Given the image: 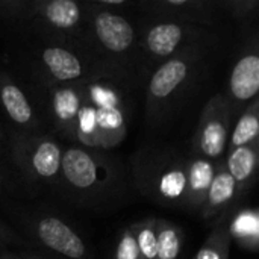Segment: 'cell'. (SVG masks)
<instances>
[{
  "mask_svg": "<svg viewBox=\"0 0 259 259\" xmlns=\"http://www.w3.org/2000/svg\"><path fill=\"white\" fill-rule=\"evenodd\" d=\"M241 193L238 190L237 182L234 181V178L229 175V171L225 167V161H219L212 182L206 193L205 203L202 206L203 219L211 220L215 215L222 214L234 203V200Z\"/></svg>",
  "mask_w": 259,
  "mask_h": 259,
  "instance_id": "10",
  "label": "cell"
},
{
  "mask_svg": "<svg viewBox=\"0 0 259 259\" xmlns=\"http://www.w3.org/2000/svg\"><path fill=\"white\" fill-rule=\"evenodd\" d=\"M184 243V232L171 222L156 219V259H178Z\"/></svg>",
  "mask_w": 259,
  "mask_h": 259,
  "instance_id": "21",
  "label": "cell"
},
{
  "mask_svg": "<svg viewBox=\"0 0 259 259\" xmlns=\"http://www.w3.org/2000/svg\"><path fill=\"white\" fill-rule=\"evenodd\" d=\"M203 39L205 32L197 24L162 20L146 30L144 49L155 58L168 59L188 47L202 46Z\"/></svg>",
  "mask_w": 259,
  "mask_h": 259,
  "instance_id": "7",
  "label": "cell"
},
{
  "mask_svg": "<svg viewBox=\"0 0 259 259\" xmlns=\"http://www.w3.org/2000/svg\"><path fill=\"white\" fill-rule=\"evenodd\" d=\"M126 0H94L91 2V6L96 8V11H105V12H114L112 8H123L126 6Z\"/></svg>",
  "mask_w": 259,
  "mask_h": 259,
  "instance_id": "26",
  "label": "cell"
},
{
  "mask_svg": "<svg viewBox=\"0 0 259 259\" xmlns=\"http://www.w3.org/2000/svg\"><path fill=\"white\" fill-rule=\"evenodd\" d=\"M114 259H141L135 237H134L131 228H126L121 231L117 247H115Z\"/></svg>",
  "mask_w": 259,
  "mask_h": 259,
  "instance_id": "24",
  "label": "cell"
},
{
  "mask_svg": "<svg viewBox=\"0 0 259 259\" xmlns=\"http://www.w3.org/2000/svg\"><path fill=\"white\" fill-rule=\"evenodd\" d=\"M259 91V56L250 52L243 55L234 65L229 79V102H249Z\"/></svg>",
  "mask_w": 259,
  "mask_h": 259,
  "instance_id": "12",
  "label": "cell"
},
{
  "mask_svg": "<svg viewBox=\"0 0 259 259\" xmlns=\"http://www.w3.org/2000/svg\"><path fill=\"white\" fill-rule=\"evenodd\" d=\"M12 156L17 165L32 179L55 184L61 178L62 149L50 138L14 137Z\"/></svg>",
  "mask_w": 259,
  "mask_h": 259,
  "instance_id": "6",
  "label": "cell"
},
{
  "mask_svg": "<svg viewBox=\"0 0 259 259\" xmlns=\"http://www.w3.org/2000/svg\"><path fill=\"white\" fill-rule=\"evenodd\" d=\"M38 15L55 29L70 30L80 23L82 8L73 0H49L33 3Z\"/></svg>",
  "mask_w": 259,
  "mask_h": 259,
  "instance_id": "17",
  "label": "cell"
},
{
  "mask_svg": "<svg viewBox=\"0 0 259 259\" xmlns=\"http://www.w3.org/2000/svg\"><path fill=\"white\" fill-rule=\"evenodd\" d=\"M231 111L232 103L226 96L215 94L208 100L193 138L194 155L214 162L222 161V156L228 149Z\"/></svg>",
  "mask_w": 259,
  "mask_h": 259,
  "instance_id": "5",
  "label": "cell"
},
{
  "mask_svg": "<svg viewBox=\"0 0 259 259\" xmlns=\"http://www.w3.org/2000/svg\"><path fill=\"white\" fill-rule=\"evenodd\" d=\"M0 259H23L20 255L14 253V252H9V250H2L0 252Z\"/></svg>",
  "mask_w": 259,
  "mask_h": 259,
  "instance_id": "28",
  "label": "cell"
},
{
  "mask_svg": "<svg viewBox=\"0 0 259 259\" xmlns=\"http://www.w3.org/2000/svg\"><path fill=\"white\" fill-rule=\"evenodd\" d=\"M93 29L97 42L109 53L123 55L131 50L135 41L132 24L115 12L96 11Z\"/></svg>",
  "mask_w": 259,
  "mask_h": 259,
  "instance_id": "9",
  "label": "cell"
},
{
  "mask_svg": "<svg viewBox=\"0 0 259 259\" xmlns=\"http://www.w3.org/2000/svg\"><path fill=\"white\" fill-rule=\"evenodd\" d=\"M129 228L135 237L141 259H156V219H146Z\"/></svg>",
  "mask_w": 259,
  "mask_h": 259,
  "instance_id": "23",
  "label": "cell"
},
{
  "mask_svg": "<svg viewBox=\"0 0 259 259\" xmlns=\"http://www.w3.org/2000/svg\"><path fill=\"white\" fill-rule=\"evenodd\" d=\"M259 141L249 146L237 147L229 150L225 159V167L238 185L240 193H246L256 179L258 171Z\"/></svg>",
  "mask_w": 259,
  "mask_h": 259,
  "instance_id": "15",
  "label": "cell"
},
{
  "mask_svg": "<svg viewBox=\"0 0 259 259\" xmlns=\"http://www.w3.org/2000/svg\"><path fill=\"white\" fill-rule=\"evenodd\" d=\"M41 61L49 74L59 83H70L83 79V64L80 58L64 47H46L41 53Z\"/></svg>",
  "mask_w": 259,
  "mask_h": 259,
  "instance_id": "14",
  "label": "cell"
},
{
  "mask_svg": "<svg viewBox=\"0 0 259 259\" xmlns=\"http://www.w3.org/2000/svg\"><path fill=\"white\" fill-rule=\"evenodd\" d=\"M226 6L231 9L234 15L241 17V15H249L252 11H255L258 8V2L256 0H231L226 3Z\"/></svg>",
  "mask_w": 259,
  "mask_h": 259,
  "instance_id": "25",
  "label": "cell"
},
{
  "mask_svg": "<svg viewBox=\"0 0 259 259\" xmlns=\"http://www.w3.org/2000/svg\"><path fill=\"white\" fill-rule=\"evenodd\" d=\"M2 140H3V134H2V126H0V147H2Z\"/></svg>",
  "mask_w": 259,
  "mask_h": 259,
  "instance_id": "30",
  "label": "cell"
},
{
  "mask_svg": "<svg viewBox=\"0 0 259 259\" xmlns=\"http://www.w3.org/2000/svg\"><path fill=\"white\" fill-rule=\"evenodd\" d=\"M255 141H259V102L255 97L243 115L238 118L231 138L228 140L229 150L249 146Z\"/></svg>",
  "mask_w": 259,
  "mask_h": 259,
  "instance_id": "20",
  "label": "cell"
},
{
  "mask_svg": "<svg viewBox=\"0 0 259 259\" xmlns=\"http://www.w3.org/2000/svg\"><path fill=\"white\" fill-rule=\"evenodd\" d=\"M23 259H42L41 256H38V255H20Z\"/></svg>",
  "mask_w": 259,
  "mask_h": 259,
  "instance_id": "29",
  "label": "cell"
},
{
  "mask_svg": "<svg viewBox=\"0 0 259 259\" xmlns=\"http://www.w3.org/2000/svg\"><path fill=\"white\" fill-rule=\"evenodd\" d=\"M209 6L211 5L205 0H158L150 5L156 14L164 15L167 20L191 24L205 20L209 15Z\"/></svg>",
  "mask_w": 259,
  "mask_h": 259,
  "instance_id": "18",
  "label": "cell"
},
{
  "mask_svg": "<svg viewBox=\"0 0 259 259\" xmlns=\"http://www.w3.org/2000/svg\"><path fill=\"white\" fill-rule=\"evenodd\" d=\"M14 241H18V238H15V235H14L11 231H8V229L0 223V252H2V249H3L5 246H8V244H15Z\"/></svg>",
  "mask_w": 259,
  "mask_h": 259,
  "instance_id": "27",
  "label": "cell"
},
{
  "mask_svg": "<svg viewBox=\"0 0 259 259\" xmlns=\"http://www.w3.org/2000/svg\"><path fill=\"white\" fill-rule=\"evenodd\" d=\"M138 188L165 206L187 208V158L170 150L146 152L135 159Z\"/></svg>",
  "mask_w": 259,
  "mask_h": 259,
  "instance_id": "2",
  "label": "cell"
},
{
  "mask_svg": "<svg viewBox=\"0 0 259 259\" xmlns=\"http://www.w3.org/2000/svg\"><path fill=\"white\" fill-rule=\"evenodd\" d=\"M228 234L232 241L247 250L256 252L259 246V215L253 208L240 209L228 226Z\"/></svg>",
  "mask_w": 259,
  "mask_h": 259,
  "instance_id": "19",
  "label": "cell"
},
{
  "mask_svg": "<svg viewBox=\"0 0 259 259\" xmlns=\"http://www.w3.org/2000/svg\"><path fill=\"white\" fill-rule=\"evenodd\" d=\"M83 79L70 83H61L50 90V112L55 124L68 135L82 100Z\"/></svg>",
  "mask_w": 259,
  "mask_h": 259,
  "instance_id": "11",
  "label": "cell"
},
{
  "mask_svg": "<svg viewBox=\"0 0 259 259\" xmlns=\"http://www.w3.org/2000/svg\"><path fill=\"white\" fill-rule=\"evenodd\" d=\"M0 102L15 124L27 129L36 126L35 114L27 97L20 90V87L5 74H0Z\"/></svg>",
  "mask_w": 259,
  "mask_h": 259,
  "instance_id": "16",
  "label": "cell"
},
{
  "mask_svg": "<svg viewBox=\"0 0 259 259\" xmlns=\"http://www.w3.org/2000/svg\"><path fill=\"white\" fill-rule=\"evenodd\" d=\"M2 181H3V179H2V173H0V188H2Z\"/></svg>",
  "mask_w": 259,
  "mask_h": 259,
  "instance_id": "31",
  "label": "cell"
},
{
  "mask_svg": "<svg viewBox=\"0 0 259 259\" xmlns=\"http://www.w3.org/2000/svg\"><path fill=\"white\" fill-rule=\"evenodd\" d=\"M127 131L126 105L120 90L106 79H83L82 100L68 138L87 149H109Z\"/></svg>",
  "mask_w": 259,
  "mask_h": 259,
  "instance_id": "1",
  "label": "cell"
},
{
  "mask_svg": "<svg viewBox=\"0 0 259 259\" xmlns=\"http://www.w3.org/2000/svg\"><path fill=\"white\" fill-rule=\"evenodd\" d=\"M35 235L42 246L68 259H85L87 247L82 238L61 219L44 215L35 223Z\"/></svg>",
  "mask_w": 259,
  "mask_h": 259,
  "instance_id": "8",
  "label": "cell"
},
{
  "mask_svg": "<svg viewBox=\"0 0 259 259\" xmlns=\"http://www.w3.org/2000/svg\"><path fill=\"white\" fill-rule=\"evenodd\" d=\"M203 59V46L188 47L165 59L153 73L147 85L146 108L149 117L161 115L193 77Z\"/></svg>",
  "mask_w": 259,
  "mask_h": 259,
  "instance_id": "4",
  "label": "cell"
},
{
  "mask_svg": "<svg viewBox=\"0 0 259 259\" xmlns=\"http://www.w3.org/2000/svg\"><path fill=\"white\" fill-rule=\"evenodd\" d=\"M231 237L228 234V226L222 220L206 237L203 246L199 249L194 259H229Z\"/></svg>",
  "mask_w": 259,
  "mask_h": 259,
  "instance_id": "22",
  "label": "cell"
},
{
  "mask_svg": "<svg viewBox=\"0 0 259 259\" xmlns=\"http://www.w3.org/2000/svg\"><path fill=\"white\" fill-rule=\"evenodd\" d=\"M217 162L193 155L187 158V208L202 209L212 182Z\"/></svg>",
  "mask_w": 259,
  "mask_h": 259,
  "instance_id": "13",
  "label": "cell"
},
{
  "mask_svg": "<svg viewBox=\"0 0 259 259\" xmlns=\"http://www.w3.org/2000/svg\"><path fill=\"white\" fill-rule=\"evenodd\" d=\"M61 176L73 193L83 197H94L114 188L117 168L106 156L77 146L62 152Z\"/></svg>",
  "mask_w": 259,
  "mask_h": 259,
  "instance_id": "3",
  "label": "cell"
}]
</instances>
